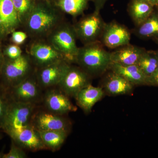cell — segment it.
<instances>
[{
	"label": "cell",
	"instance_id": "cell-1",
	"mask_svg": "<svg viewBox=\"0 0 158 158\" xmlns=\"http://www.w3.org/2000/svg\"><path fill=\"white\" fill-rule=\"evenodd\" d=\"M64 14L53 3L37 0L34 10L22 27L32 40L46 39L64 21Z\"/></svg>",
	"mask_w": 158,
	"mask_h": 158
},
{
	"label": "cell",
	"instance_id": "cell-2",
	"mask_svg": "<svg viewBox=\"0 0 158 158\" xmlns=\"http://www.w3.org/2000/svg\"><path fill=\"white\" fill-rule=\"evenodd\" d=\"M112 63L111 53L100 41L79 48L75 63L91 77L99 76L109 70Z\"/></svg>",
	"mask_w": 158,
	"mask_h": 158
},
{
	"label": "cell",
	"instance_id": "cell-3",
	"mask_svg": "<svg viewBox=\"0 0 158 158\" xmlns=\"http://www.w3.org/2000/svg\"><path fill=\"white\" fill-rule=\"evenodd\" d=\"M35 70L36 68L27 52L23 53L15 59L5 58L0 84L6 88L14 87L32 75Z\"/></svg>",
	"mask_w": 158,
	"mask_h": 158
},
{
	"label": "cell",
	"instance_id": "cell-4",
	"mask_svg": "<svg viewBox=\"0 0 158 158\" xmlns=\"http://www.w3.org/2000/svg\"><path fill=\"white\" fill-rule=\"evenodd\" d=\"M46 39L59 51L65 60L75 63L79 48L73 26L65 21L52 31Z\"/></svg>",
	"mask_w": 158,
	"mask_h": 158
},
{
	"label": "cell",
	"instance_id": "cell-5",
	"mask_svg": "<svg viewBox=\"0 0 158 158\" xmlns=\"http://www.w3.org/2000/svg\"><path fill=\"white\" fill-rule=\"evenodd\" d=\"M106 23L100 12L84 15L73 25L77 39L85 44L100 41Z\"/></svg>",
	"mask_w": 158,
	"mask_h": 158
},
{
	"label": "cell",
	"instance_id": "cell-6",
	"mask_svg": "<svg viewBox=\"0 0 158 158\" xmlns=\"http://www.w3.org/2000/svg\"><path fill=\"white\" fill-rule=\"evenodd\" d=\"M40 107L37 105L13 101L10 99L2 129L5 132L32 125L33 117Z\"/></svg>",
	"mask_w": 158,
	"mask_h": 158
},
{
	"label": "cell",
	"instance_id": "cell-7",
	"mask_svg": "<svg viewBox=\"0 0 158 158\" xmlns=\"http://www.w3.org/2000/svg\"><path fill=\"white\" fill-rule=\"evenodd\" d=\"M9 98L13 101L40 106L44 90L37 83L35 72L18 85L6 88Z\"/></svg>",
	"mask_w": 158,
	"mask_h": 158
},
{
	"label": "cell",
	"instance_id": "cell-8",
	"mask_svg": "<svg viewBox=\"0 0 158 158\" xmlns=\"http://www.w3.org/2000/svg\"><path fill=\"white\" fill-rule=\"evenodd\" d=\"M27 53L36 69L65 59L62 54L46 39H32Z\"/></svg>",
	"mask_w": 158,
	"mask_h": 158
},
{
	"label": "cell",
	"instance_id": "cell-9",
	"mask_svg": "<svg viewBox=\"0 0 158 158\" xmlns=\"http://www.w3.org/2000/svg\"><path fill=\"white\" fill-rule=\"evenodd\" d=\"M91 77L81 67L71 64L58 88L69 97H75L82 88L91 84Z\"/></svg>",
	"mask_w": 158,
	"mask_h": 158
},
{
	"label": "cell",
	"instance_id": "cell-10",
	"mask_svg": "<svg viewBox=\"0 0 158 158\" xmlns=\"http://www.w3.org/2000/svg\"><path fill=\"white\" fill-rule=\"evenodd\" d=\"M71 63L65 59L36 68L35 75L40 87L44 91L58 87Z\"/></svg>",
	"mask_w": 158,
	"mask_h": 158
},
{
	"label": "cell",
	"instance_id": "cell-11",
	"mask_svg": "<svg viewBox=\"0 0 158 158\" xmlns=\"http://www.w3.org/2000/svg\"><path fill=\"white\" fill-rule=\"evenodd\" d=\"M5 132L23 149L32 152L47 149L41 140L39 132L32 125L9 130Z\"/></svg>",
	"mask_w": 158,
	"mask_h": 158
},
{
	"label": "cell",
	"instance_id": "cell-12",
	"mask_svg": "<svg viewBox=\"0 0 158 158\" xmlns=\"http://www.w3.org/2000/svg\"><path fill=\"white\" fill-rule=\"evenodd\" d=\"M69 97L58 87L49 88L44 91L41 105L50 113L65 115L77 109Z\"/></svg>",
	"mask_w": 158,
	"mask_h": 158
},
{
	"label": "cell",
	"instance_id": "cell-13",
	"mask_svg": "<svg viewBox=\"0 0 158 158\" xmlns=\"http://www.w3.org/2000/svg\"><path fill=\"white\" fill-rule=\"evenodd\" d=\"M39 108L34 114L32 122V125L36 130L69 132L71 123L65 115L55 114L44 109L40 110Z\"/></svg>",
	"mask_w": 158,
	"mask_h": 158
},
{
	"label": "cell",
	"instance_id": "cell-14",
	"mask_svg": "<svg viewBox=\"0 0 158 158\" xmlns=\"http://www.w3.org/2000/svg\"><path fill=\"white\" fill-rule=\"evenodd\" d=\"M131 33L123 25L115 21L106 23L100 41L109 48H118L130 44Z\"/></svg>",
	"mask_w": 158,
	"mask_h": 158
},
{
	"label": "cell",
	"instance_id": "cell-15",
	"mask_svg": "<svg viewBox=\"0 0 158 158\" xmlns=\"http://www.w3.org/2000/svg\"><path fill=\"white\" fill-rule=\"evenodd\" d=\"M21 24L12 0H0V42L6 40Z\"/></svg>",
	"mask_w": 158,
	"mask_h": 158
},
{
	"label": "cell",
	"instance_id": "cell-16",
	"mask_svg": "<svg viewBox=\"0 0 158 158\" xmlns=\"http://www.w3.org/2000/svg\"><path fill=\"white\" fill-rule=\"evenodd\" d=\"M134 86L121 76L110 71L104 79L102 89L109 95L117 96L131 93Z\"/></svg>",
	"mask_w": 158,
	"mask_h": 158
},
{
	"label": "cell",
	"instance_id": "cell-17",
	"mask_svg": "<svg viewBox=\"0 0 158 158\" xmlns=\"http://www.w3.org/2000/svg\"><path fill=\"white\" fill-rule=\"evenodd\" d=\"M145 50L143 48L129 44L110 52L111 61L113 63L125 66L137 65Z\"/></svg>",
	"mask_w": 158,
	"mask_h": 158
},
{
	"label": "cell",
	"instance_id": "cell-18",
	"mask_svg": "<svg viewBox=\"0 0 158 158\" xmlns=\"http://www.w3.org/2000/svg\"><path fill=\"white\" fill-rule=\"evenodd\" d=\"M104 94L102 88L95 87L91 84L81 90L75 97L77 104L85 113H90L94 105Z\"/></svg>",
	"mask_w": 158,
	"mask_h": 158
},
{
	"label": "cell",
	"instance_id": "cell-19",
	"mask_svg": "<svg viewBox=\"0 0 158 158\" xmlns=\"http://www.w3.org/2000/svg\"><path fill=\"white\" fill-rule=\"evenodd\" d=\"M109 70L121 76L134 86L146 85L147 77L138 65L125 66L112 62Z\"/></svg>",
	"mask_w": 158,
	"mask_h": 158
},
{
	"label": "cell",
	"instance_id": "cell-20",
	"mask_svg": "<svg viewBox=\"0 0 158 158\" xmlns=\"http://www.w3.org/2000/svg\"><path fill=\"white\" fill-rule=\"evenodd\" d=\"M154 10V6L144 0H130L128 5V12L136 26L144 21Z\"/></svg>",
	"mask_w": 158,
	"mask_h": 158
},
{
	"label": "cell",
	"instance_id": "cell-21",
	"mask_svg": "<svg viewBox=\"0 0 158 158\" xmlns=\"http://www.w3.org/2000/svg\"><path fill=\"white\" fill-rule=\"evenodd\" d=\"M134 33L142 39H155L158 37V11L156 10L143 23L136 26Z\"/></svg>",
	"mask_w": 158,
	"mask_h": 158
},
{
	"label": "cell",
	"instance_id": "cell-22",
	"mask_svg": "<svg viewBox=\"0 0 158 158\" xmlns=\"http://www.w3.org/2000/svg\"><path fill=\"white\" fill-rule=\"evenodd\" d=\"M91 0H55L53 4L63 13L77 17L83 14Z\"/></svg>",
	"mask_w": 158,
	"mask_h": 158
},
{
	"label": "cell",
	"instance_id": "cell-23",
	"mask_svg": "<svg viewBox=\"0 0 158 158\" xmlns=\"http://www.w3.org/2000/svg\"><path fill=\"white\" fill-rule=\"evenodd\" d=\"M44 144L47 149L56 151L61 148L68 133L60 131H38Z\"/></svg>",
	"mask_w": 158,
	"mask_h": 158
},
{
	"label": "cell",
	"instance_id": "cell-24",
	"mask_svg": "<svg viewBox=\"0 0 158 158\" xmlns=\"http://www.w3.org/2000/svg\"><path fill=\"white\" fill-rule=\"evenodd\" d=\"M137 65L146 77L152 74L158 68L157 51L145 50Z\"/></svg>",
	"mask_w": 158,
	"mask_h": 158
},
{
	"label": "cell",
	"instance_id": "cell-25",
	"mask_svg": "<svg viewBox=\"0 0 158 158\" xmlns=\"http://www.w3.org/2000/svg\"><path fill=\"white\" fill-rule=\"evenodd\" d=\"M19 17L21 27L30 16L37 0H12Z\"/></svg>",
	"mask_w": 158,
	"mask_h": 158
},
{
	"label": "cell",
	"instance_id": "cell-26",
	"mask_svg": "<svg viewBox=\"0 0 158 158\" xmlns=\"http://www.w3.org/2000/svg\"><path fill=\"white\" fill-rule=\"evenodd\" d=\"M10 102L6 88L0 84V129L2 128Z\"/></svg>",
	"mask_w": 158,
	"mask_h": 158
},
{
	"label": "cell",
	"instance_id": "cell-27",
	"mask_svg": "<svg viewBox=\"0 0 158 158\" xmlns=\"http://www.w3.org/2000/svg\"><path fill=\"white\" fill-rule=\"evenodd\" d=\"M3 52L5 58L10 59H17L23 53L20 46L14 44H9L3 48Z\"/></svg>",
	"mask_w": 158,
	"mask_h": 158
},
{
	"label": "cell",
	"instance_id": "cell-28",
	"mask_svg": "<svg viewBox=\"0 0 158 158\" xmlns=\"http://www.w3.org/2000/svg\"><path fill=\"white\" fill-rule=\"evenodd\" d=\"M27 156L24 149L12 141L9 152L4 154L3 158H26Z\"/></svg>",
	"mask_w": 158,
	"mask_h": 158
},
{
	"label": "cell",
	"instance_id": "cell-29",
	"mask_svg": "<svg viewBox=\"0 0 158 158\" xmlns=\"http://www.w3.org/2000/svg\"><path fill=\"white\" fill-rule=\"evenodd\" d=\"M11 40L12 44L20 46L24 44L29 37L28 35L25 31L17 30L12 32L11 34Z\"/></svg>",
	"mask_w": 158,
	"mask_h": 158
},
{
	"label": "cell",
	"instance_id": "cell-30",
	"mask_svg": "<svg viewBox=\"0 0 158 158\" xmlns=\"http://www.w3.org/2000/svg\"><path fill=\"white\" fill-rule=\"evenodd\" d=\"M146 85L158 86V68L152 74L147 77Z\"/></svg>",
	"mask_w": 158,
	"mask_h": 158
},
{
	"label": "cell",
	"instance_id": "cell-31",
	"mask_svg": "<svg viewBox=\"0 0 158 158\" xmlns=\"http://www.w3.org/2000/svg\"><path fill=\"white\" fill-rule=\"evenodd\" d=\"M108 0H91L94 3V11L100 12L101 10L103 8L105 4Z\"/></svg>",
	"mask_w": 158,
	"mask_h": 158
},
{
	"label": "cell",
	"instance_id": "cell-32",
	"mask_svg": "<svg viewBox=\"0 0 158 158\" xmlns=\"http://www.w3.org/2000/svg\"><path fill=\"white\" fill-rule=\"evenodd\" d=\"M3 48L2 42H0V77L5 60V56L3 54Z\"/></svg>",
	"mask_w": 158,
	"mask_h": 158
},
{
	"label": "cell",
	"instance_id": "cell-33",
	"mask_svg": "<svg viewBox=\"0 0 158 158\" xmlns=\"http://www.w3.org/2000/svg\"><path fill=\"white\" fill-rule=\"evenodd\" d=\"M144 1H146L154 7L158 4V0H144Z\"/></svg>",
	"mask_w": 158,
	"mask_h": 158
},
{
	"label": "cell",
	"instance_id": "cell-34",
	"mask_svg": "<svg viewBox=\"0 0 158 158\" xmlns=\"http://www.w3.org/2000/svg\"><path fill=\"white\" fill-rule=\"evenodd\" d=\"M41 1H45V2H48L53 3L55 0H41Z\"/></svg>",
	"mask_w": 158,
	"mask_h": 158
},
{
	"label": "cell",
	"instance_id": "cell-35",
	"mask_svg": "<svg viewBox=\"0 0 158 158\" xmlns=\"http://www.w3.org/2000/svg\"><path fill=\"white\" fill-rule=\"evenodd\" d=\"M4 153L3 152H0V158H3V155H4Z\"/></svg>",
	"mask_w": 158,
	"mask_h": 158
},
{
	"label": "cell",
	"instance_id": "cell-36",
	"mask_svg": "<svg viewBox=\"0 0 158 158\" xmlns=\"http://www.w3.org/2000/svg\"><path fill=\"white\" fill-rule=\"evenodd\" d=\"M155 8L156 10L157 11H158V4L157 6H156L155 7Z\"/></svg>",
	"mask_w": 158,
	"mask_h": 158
},
{
	"label": "cell",
	"instance_id": "cell-37",
	"mask_svg": "<svg viewBox=\"0 0 158 158\" xmlns=\"http://www.w3.org/2000/svg\"><path fill=\"white\" fill-rule=\"evenodd\" d=\"M154 40H156V41L158 43V37H157V38H156V39Z\"/></svg>",
	"mask_w": 158,
	"mask_h": 158
},
{
	"label": "cell",
	"instance_id": "cell-38",
	"mask_svg": "<svg viewBox=\"0 0 158 158\" xmlns=\"http://www.w3.org/2000/svg\"><path fill=\"white\" fill-rule=\"evenodd\" d=\"M157 55H158V51H157Z\"/></svg>",
	"mask_w": 158,
	"mask_h": 158
}]
</instances>
